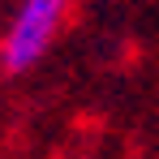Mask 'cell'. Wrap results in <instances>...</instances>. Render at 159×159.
I'll list each match as a JSON object with an SVG mask.
<instances>
[{
  "label": "cell",
  "mask_w": 159,
  "mask_h": 159,
  "mask_svg": "<svg viewBox=\"0 0 159 159\" xmlns=\"http://www.w3.org/2000/svg\"><path fill=\"white\" fill-rule=\"evenodd\" d=\"M73 0H22L4 26V39H0V69L4 73H26L34 69L48 48H52L56 30L65 26V13H69Z\"/></svg>",
  "instance_id": "cell-1"
}]
</instances>
